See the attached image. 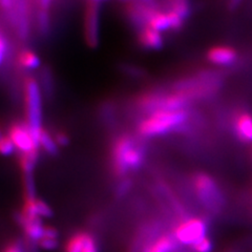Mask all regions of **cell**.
<instances>
[{
	"label": "cell",
	"instance_id": "cell-27",
	"mask_svg": "<svg viewBox=\"0 0 252 252\" xmlns=\"http://www.w3.org/2000/svg\"><path fill=\"white\" fill-rule=\"evenodd\" d=\"M10 51H11L10 42L6 39V37L3 34H1L0 35V66H1L6 57L9 56Z\"/></svg>",
	"mask_w": 252,
	"mask_h": 252
},
{
	"label": "cell",
	"instance_id": "cell-24",
	"mask_svg": "<svg viewBox=\"0 0 252 252\" xmlns=\"http://www.w3.org/2000/svg\"><path fill=\"white\" fill-rule=\"evenodd\" d=\"M118 68H119L121 74L131 79H143L146 75V72L143 67L133 64V63H121Z\"/></svg>",
	"mask_w": 252,
	"mask_h": 252
},
{
	"label": "cell",
	"instance_id": "cell-34",
	"mask_svg": "<svg viewBox=\"0 0 252 252\" xmlns=\"http://www.w3.org/2000/svg\"><path fill=\"white\" fill-rule=\"evenodd\" d=\"M37 1H38L37 7H40V9H44L47 11L52 10V5H53L54 0H37Z\"/></svg>",
	"mask_w": 252,
	"mask_h": 252
},
{
	"label": "cell",
	"instance_id": "cell-3",
	"mask_svg": "<svg viewBox=\"0 0 252 252\" xmlns=\"http://www.w3.org/2000/svg\"><path fill=\"white\" fill-rule=\"evenodd\" d=\"M23 99H25L26 121L38 142L39 133L43 128V94L38 79L33 76H27L23 81Z\"/></svg>",
	"mask_w": 252,
	"mask_h": 252
},
{
	"label": "cell",
	"instance_id": "cell-23",
	"mask_svg": "<svg viewBox=\"0 0 252 252\" xmlns=\"http://www.w3.org/2000/svg\"><path fill=\"white\" fill-rule=\"evenodd\" d=\"M167 7L169 11L177 13L181 18L186 20L191 12L189 0H167Z\"/></svg>",
	"mask_w": 252,
	"mask_h": 252
},
{
	"label": "cell",
	"instance_id": "cell-22",
	"mask_svg": "<svg viewBox=\"0 0 252 252\" xmlns=\"http://www.w3.org/2000/svg\"><path fill=\"white\" fill-rule=\"evenodd\" d=\"M39 159V151L28 154H19V166L22 176H33L36 164Z\"/></svg>",
	"mask_w": 252,
	"mask_h": 252
},
{
	"label": "cell",
	"instance_id": "cell-5",
	"mask_svg": "<svg viewBox=\"0 0 252 252\" xmlns=\"http://www.w3.org/2000/svg\"><path fill=\"white\" fill-rule=\"evenodd\" d=\"M207 224L201 218H189L181 220L172 230L173 238L178 244L192 246L198 241L206 236Z\"/></svg>",
	"mask_w": 252,
	"mask_h": 252
},
{
	"label": "cell",
	"instance_id": "cell-25",
	"mask_svg": "<svg viewBox=\"0 0 252 252\" xmlns=\"http://www.w3.org/2000/svg\"><path fill=\"white\" fill-rule=\"evenodd\" d=\"M16 152V147L13 143V141L9 136L2 135L0 137V155L4 157H9L14 155Z\"/></svg>",
	"mask_w": 252,
	"mask_h": 252
},
{
	"label": "cell",
	"instance_id": "cell-29",
	"mask_svg": "<svg viewBox=\"0 0 252 252\" xmlns=\"http://www.w3.org/2000/svg\"><path fill=\"white\" fill-rule=\"evenodd\" d=\"M53 136H54L55 140H56L59 147L66 146L69 143V137H68V135L64 130H61V129L55 130L53 132Z\"/></svg>",
	"mask_w": 252,
	"mask_h": 252
},
{
	"label": "cell",
	"instance_id": "cell-9",
	"mask_svg": "<svg viewBox=\"0 0 252 252\" xmlns=\"http://www.w3.org/2000/svg\"><path fill=\"white\" fill-rule=\"evenodd\" d=\"M100 3L86 1L83 18L84 41L91 49H97L100 44Z\"/></svg>",
	"mask_w": 252,
	"mask_h": 252
},
{
	"label": "cell",
	"instance_id": "cell-30",
	"mask_svg": "<svg viewBox=\"0 0 252 252\" xmlns=\"http://www.w3.org/2000/svg\"><path fill=\"white\" fill-rule=\"evenodd\" d=\"M82 252H100L98 243H97L96 239H94L91 233L89 235L88 241H86V243H85Z\"/></svg>",
	"mask_w": 252,
	"mask_h": 252
},
{
	"label": "cell",
	"instance_id": "cell-1",
	"mask_svg": "<svg viewBox=\"0 0 252 252\" xmlns=\"http://www.w3.org/2000/svg\"><path fill=\"white\" fill-rule=\"evenodd\" d=\"M109 157L113 173L122 179L143 166L145 148L135 136L121 133L113 141Z\"/></svg>",
	"mask_w": 252,
	"mask_h": 252
},
{
	"label": "cell",
	"instance_id": "cell-33",
	"mask_svg": "<svg viewBox=\"0 0 252 252\" xmlns=\"http://www.w3.org/2000/svg\"><path fill=\"white\" fill-rule=\"evenodd\" d=\"M2 252H26V251L23 249L20 243L12 242L7 244V245L3 248Z\"/></svg>",
	"mask_w": 252,
	"mask_h": 252
},
{
	"label": "cell",
	"instance_id": "cell-6",
	"mask_svg": "<svg viewBox=\"0 0 252 252\" xmlns=\"http://www.w3.org/2000/svg\"><path fill=\"white\" fill-rule=\"evenodd\" d=\"M193 189L201 203L210 209H218L222 203L216 181L207 173L200 172L193 177Z\"/></svg>",
	"mask_w": 252,
	"mask_h": 252
},
{
	"label": "cell",
	"instance_id": "cell-26",
	"mask_svg": "<svg viewBox=\"0 0 252 252\" xmlns=\"http://www.w3.org/2000/svg\"><path fill=\"white\" fill-rule=\"evenodd\" d=\"M212 248H214V244L207 236H205V238L198 241L191 246V249L194 252H211Z\"/></svg>",
	"mask_w": 252,
	"mask_h": 252
},
{
	"label": "cell",
	"instance_id": "cell-31",
	"mask_svg": "<svg viewBox=\"0 0 252 252\" xmlns=\"http://www.w3.org/2000/svg\"><path fill=\"white\" fill-rule=\"evenodd\" d=\"M130 187H131V181L128 178H122L121 182L117 187L116 192L118 195H124L125 193L128 192Z\"/></svg>",
	"mask_w": 252,
	"mask_h": 252
},
{
	"label": "cell",
	"instance_id": "cell-36",
	"mask_svg": "<svg viewBox=\"0 0 252 252\" xmlns=\"http://www.w3.org/2000/svg\"><path fill=\"white\" fill-rule=\"evenodd\" d=\"M2 136V131H1V129H0V137Z\"/></svg>",
	"mask_w": 252,
	"mask_h": 252
},
{
	"label": "cell",
	"instance_id": "cell-12",
	"mask_svg": "<svg viewBox=\"0 0 252 252\" xmlns=\"http://www.w3.org/2000/svg\"><path fill=\"white\" fill-rule=\"evenodd\" d=\"M137 41L141 49L146 51H159L164 45L162 33L151 27H146L137 32Z\"/></svg>",
	"mask_w": 252,
	"mask_h": 252
},
{
	"label": "cell",
	"instance_id": "cell-8",
	"mask_svg": "<svg viewBox=\"0 0 252 252\" xmlns=\"http://www.w3.org/2000/svg\"><path fill=\"white\" fill-rule=\"evenodd\" d=\"M7 136L13 141V143L19 154H28L40 151L38 142L35 139L27 121H13L9 126Z\"/></svg>",
	"mask_w": 252,
	"mask_h": 252
},
{
	"label": "cell",
	"instance_id": "cell-19",
	"mask_svg": "<svg viewBox=\"0 0 252 252\" xmlns=\"http://www.w3.org/2000/svg\"><path fill=\"white\" fill-rule=\"evenodd\" d=\"M35 23H36V30L38 32V34L43 38L49 37L52 31L51 11L37 7Z\"/></svg>",
	"mask_w": 252,
	"mask_h": 252
},
{
	"label": "cell",
	"instance_id": "cell-17",
	"mask_svg": "<svg viewBox=\"0 0 252 252\" xmlns=\"http://www.w3.org/2000/svg\"><path fill=\"white\" fill-rule=\"evenodd\" d=\"M16 62L18 67L25 70H39L42 66L40 57L34 51L29 49H23L17 54Z\"/></svg>",
	"mask_w": 252,
	"mask_h": 252
},
{
	"label": "cell",
	"instance_id": "cell-28",
	"mask_svg": "<svg viewBox=\"0 0 252 252\" xmlns=\"http://www.w3.org/2000/svg\"><path fill=\"white\" fill-rule=\"evenodd\" d=\"M37 246L40 247L43 250L52 251L58 247V239H51V238H42L40 241H38Z\"/></svg>",
	"mask_w": 252,
	"mask_h": 252
},
{
	"label": "cell",
	"instance_id": "cell-21",
	"mask_svg": "<svg viewBox=\"0 0 252 252\" xmlns=\"http://www.w3.org/2000/svg\"><path fill=\"white\" fill-rule=\"evenodd\" d=\"M90 233L86 231H77L67 239L63 247V252H82Z\"/></svg>",
	"mask_w": 252,
	"mask_h": 252
},
{
	"label": "cell",
	"instance_id": "cell-13",
	"mask_svg": "<svg viewBox=\"0 0 252 252\" xmlns=\"http://www.w3.org/2000/svg\"><path fill=\"white\" fill-rule=\"evenodd\" d=\"M20 211L28 216L41 220L51 218L53 216V210L50 205L42 199L37 198V196H33V198H25Z\"/></svg>",
	"mask_w": 252,
	"mask_h": 252
},
{
	"label": "cell",
	"instance_id": "cell-16",
	"mask_svg": "<svg viewBox=\"0 0 252 252\" xmlns=\"http://www.w3.org/2000/svg\"><path fill=\"white\" fill-rule=\"evenodd\" d=\"M38 82L43 94V97L46 99H52L56 93V81H55V75L53 69L49 65H42L39 69Z\"/></svg>",
	"mask_w": 252,
	"mask_h": 252
},
{
	"label": "cell",
	"instance_id": "cell-11",
	"mask_svg": "<svg viewBox=\"0 0 252 252\" xmlns=\"http://www.w3.org/2000/svg\"><path fill=\"white\" fill-rule=\"evenodd\" d=\"M16 220L30 241L37 244L39 240L42 239L45 225H43L41 219L31 217L19 211L16 216Z\"/></svg>",
	"mask_w": 252,
	"mask_h": 252
},
{
	"label": "cell",
	"instance_id": "cell-37",
	"mask_svg": "<svg viewBox=\"0 0 252 252\" xmlns=\"http://www.w3.org/2000/svg\"><path fill=\"white\" fill-rule=\"evenodd\" d=\"M1 34H2V33H1V32H0V35H1Z\"/></svg>",
	"mask_w": 252,
	"mask_h": 252
},
{
	"label": "cell",
	"instance_id": "cell-32",
	"mask_svg": "<svg viewBox=\"0 0 252 252\" xmlns=\"http://www.w3.org/2000/svg\"><path fill=\"white\" fill-rule=\"evenodd\" d=\"M15 0H0V9H1L5 16L11 14L14 11Z\"/></svg>",
	"mask_w": 252,
	"mask_h": 252
},
{
	"label": "cell",
	"instance_id": "cell-20",
	"mask_svg": "<svg viewBox=\"0 0 252 252\" xmlns=\"http://www.w3.org/2000/svg\"><path fill=\"white\" fill-rule=\"evenodd\" d=\"M38 145L39 148L42 149V151L49 156H55L58 154L59 151V145L57 144L56 140H55L53 133L45 129L44 127L39 133L38 137Z\"/></svg>",
	"mask_w": 252,
	"mask_h": 252
},
{
	"label": "cell",
	"instance_id": "cell-7",
	"mask_svg": "<svg viewBox=\"0 0 252 252\" xmlns=\"http://www.w3.org/2000/svg\"><path fill=\"white\" fill-rule=\"evenodd\" d=\"M9 25L21 41H28L32 33L31 7L29 0H15L14 11L6 16Z\"/></svg>",
	"mask_w": 252,
	"mask_h": 252
},
{
	"label": "cell",
	"instance_id": "cell-35",
	"mask_svg": "<svg viewBox=\"0 0 252 252\" xmlns=\"http://www.w3.org/2000/svg\"><path fill=\"white\" fill-rule=\"evenodd\" d=\"M121 1H127V2H129V1H135V0H121ZM144 1H151V0H144Z\"/></svg>",
	"mask_w": 252,
	"mask_h": 252
},
{
	"label": "cell",
	"instance_id": "cell-10",
	"mask_svg": "<svg viewBox=\"0 0 252 252\" xmlns=\"http://www.w3.org/2000/svg\"><path fill=\"white\" fill-rule=\"evenodd\" d=\"M184 19H182L180 16L172 12V11H158L154 17L149 22L148 27L153 28L154 30L160 32H166V31H179L182 29L184 25Z\"/></svg>",
	"mask_w": 252,
	"mask_h": 252
},
{
	"label": "cell",
	"instance_id": "cell-2",
	"mask_svg": "<svg viewBox=\"0 0 252 252\" xmlns=\"http://www.w3.org/2000/svg\"><path fill=\"white\" fill-rule=\"evenodd\" d=\"M188 119L186 109L158 110L142 118L137 125V133L144 139L161 137L184 127Z\"/></svg>",
	"mask_w": 252,
	"mask_h": 252
},
{
	"label": "cell",
	"instance_id": "cell-14",
	"mask_svg": "<svg viewBox=\"0 0 252 252\" xmlns=\"http://www.w3.org/2000/svg\"><path fill=\"white\" fill-rule=\"evenodd\" d=\"M207 59L215 65H230L238 59V53L230 46L218 45L211 49L207 53Z\"/></svg>",
	"mask_w": 252,
	"mask_h": 252
},
{
	"label": "cell",
	"instance_id": "cell-15",
	"mask_svg": "<svg viewBox=\"0 0 252 252\" xmlns=\"http://www.w3.org/2000/svg\"><path fill=\"white\" fill-rule=\"evenodd\" d=\"M177 245L178 242L172 234H162L146 244L142 252H175Z\"/></svg>",
	"mask_w": 252,
	"mask_h": 252
},
{
	"label": "cell",
	"instance_id": "cell-4",
	"mask_svg": "<svg viewBox=\"0 0 252 252\" xmlns=\"http://www.w3.org/2000/svg\"><path fill=\"white\" fill-rule=\"evenodd\" d=\"M159 10H161L159 5L156 4L153 0L151 1L135 0L126 3L124 6V15L128 25L139 32L148 27L152 18Z\"/></svg>",
	"mask_w": 252,
	"mask_h": 252
},
{
	"label": "cell",
	"instance_id": "cell-18",
	"mask_svg": "<svg viewBox=\"0 0 252 252\" xmlns=\"http://www.w3.org/2000/svg\"><path fill=\"white\" fill-rule=\"evenodd\" d=\"M234 128L236 136L242 141L252 142V117L247 113H242L235 118Z\"/></svg>",
	"mask_w": 252,
	"mask_h": 252
}]
</instances>
